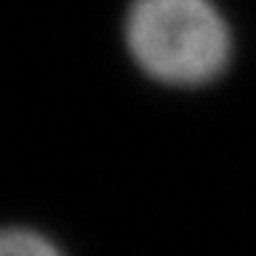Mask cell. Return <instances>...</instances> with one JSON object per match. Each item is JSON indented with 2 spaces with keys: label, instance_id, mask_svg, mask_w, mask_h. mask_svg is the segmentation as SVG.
<instances>
[{
  "label": "cell",
  "instance_id": "obj_1",
  "mask_svg": "<svg viewBox=\"0 0 256 256\" xmlns=\"http://www.w3.org/2000/svg\"><path fill=\"white\" fill-rule=\"evenodd\" d=\"M126 46L151 80L196 88L228 68L230 26L214 0H134Z\"/></svg>",
  "mask_w": 256,
  "mask_h": 256
},
{
  "label": "cell",
  "instance_id": "obj_2",
  "mask_svg": "<svg viewBox=\"0 0 256 256\" xmlns=\"http://www.w3.org/2000/svg\"><path fill=\"white\" fill-rule=\"evenodd\" d=\"M0 256H63L52 239L28 228H9L0 242Z\"/></svg>",
  "mask_w": 256,
  "mask_h": 256
}]
</instances>
